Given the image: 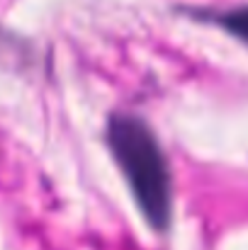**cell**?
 <instances>
[{"mask_svg":"<svg viewBox=\"0 0 248 250\" xmlns=\"http://www.w3.org/2000/svg\"><path fill=\"white\" fill-rule=\"evenodd\" d=\"M107 146L151 226L165 229L173 209V180L154 131L134 114H112Z\"/></svg>","mask_w":248,"mask_h":250,"instance_id":"1","label":"cell"}]
</instances>
